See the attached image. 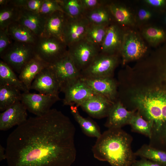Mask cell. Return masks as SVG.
I'll list each match as a JSON object with an SVG mask.
<instances>
[{"label":"cell","instance_id":"34","mask_svg":"<svg viewBox=\"0 0 166 166\" xmlns=\"http://www.w3.org/2000/svg\"><path fill=\"white\" fill-rule=\"evenodd\" d=\"M134 15L136 25L142 26L143 25H148V22L156 16H160V14L154 10L145 6L137 8Z\"/></svg>","mask_w":166,"mask_h":166},{"label":"cell","instance_id":"36","mask_svg":"<svg viewBox=\"0 0 166 166\" xmlns=\"http://www.w3.org/2000/svg\"><path fill=\"white\" fill-rule=\"evenodd\" d=\"M44 0H14L21 7L26 10L39 12Z\"/></svg>","mask_w":166,"mask_h":166},{"label":"cell","instance_id":"30","mask_svg":"<svg viewBox=\"0 0 166 166\" xmlns=\"http://www.w3.org/2000/svg\"><path fill=\"white\" fill-rule=\"evenodd\" d=\"M134 153L136 156L166 166V151L153 147L149 144H144Z\"/></svg>","mask_w":166,"mask_h":166},{"label":"cell","instance_id":"5","mask_svg":"<svg viewBox=\"0 0 166 166\" xmlns=\"http://www.w3.org/2000/svg\"><path fill=\"white\" fill-rule=\"evenodd\" d=\"M0 56L2 61L19 74L24 66L35 56L34 45L13 41Z\"/></svg>","mask_w":166,"mask_h":166},{"label":"cell","instance_id":"43","mask_svg":"<svg viewBox=\"0 0 166 166\" xmlns=\"http://www.w3.org/2000/svg\"><path fill=\"white\" fill-rule=\"evenodd\" d=\"M9 0H0V6H4L6 5L8 3Z\"/></svg>","mask_w":166,"mask_h":166},{"label":"cell","instance_id":"39","mask_svg":"<svg viewBox=\"0 0 166 166\" xmlns=\"http://www.w3.org/2000/svg\"><path fill=\"white\" fill-rule=\"evenodd\" d=\"M82 6L85 10H89L105 4L108 1L102 0H81Z\"/></svg>","mask_w":166,"mask_h":166},{"label":"cell","instance_id":"2","mask_svg":"<svg viewBox=\"0 0 166 166\" xmlns=\"http://www.w3.org/2000/svg\"><path fill=\"white\" fill-rule=\"evenodd\" d=\"M132 100L135 109L151 124L149 144L166 151V85L139 90Z\"/></svg>","mask_w":166,"mask_h":166},{"label":"cell","instance_id":"22","mask_svg":"<svg viewBox=\"0 0 166 166\" xmlns=\"http://www.w3.org/2000/svg\"><path fill=\"white\" fill-rule=\"evenodd\" d=\"M49 66L35 56L23 68L18 77L29 90L37 75L44 68Z\"/></svg>","mask_w":166,"mask_h":166},{"label":"cell","instance_id":"8","mask_svg":"<svg viewBox=\"0 0 166 166\" xmlns=\"http://www.w3.org/2000/svg\"><path fill=\"white\" fill-rule=\"evenodd\" d=\"M68 53L81 72L100 53L99 50L85 38L68 47Z\"/></svg>","mask_w":166,"mask_h":166},{"label":"cell","instance_id":"7","mask_svg":"<svg viewBox=\"0 0 166 166\" xmlns=\"http://www.w3.org/2000/svg\"><path fill=\"white\" fill-rule=\"evenodd\" d=\"M119 54L99 53L91 63L80 72V78L112 77L119 62Z\"/></svg>","mask_w":166,"mask_h":166},{"label":"cell","instance_id":"45","mask_svg":"<svg viewBox=\"0 0 166 166\" xmlns=\"http://www.w3.org/2000/svg\"><path fill=\"white\" fill-rule=\"evenodd\" d=\"M165 43H164V44H165Z\"/></svg>","mask_w":166,"mask_h":166},{"label":"cell","instance_id":"42","mask_svg":"<svg viewBox=\"0 0 166 166\" xmlns=\"http://www.w3.org/2000/svg\"><path fill=\"white\" fill-rule=\"evenodd\" d=\"M160 16H161L162 18V26L166 30V10L161 14Z\"/></svg>","mask_w":166,"mask_h":166},{"label":"cell","instance_id":"37","mask_svg":"<svg viewBox=\"0 0 166 166\" xmlns=\"http://www.w3.org/2000/svg\"><path fill=\"white\" fill-rule=\"evenodd\" d=\"M145 6L154 10L160 15L166 10V0H144Z\"/></svg>","mask_w":166,"mask_h":166},{"label":"cell","instance_id":"4","mask_svg":"<svg viewBox=\"0 0 166 166\" xmlns=\"http://www.w3.org/2000/svg\"><path fill=\"white\" fill-rule=\"evenodd\" d=\"M141 34L132 28L124 29L119 55L122 64L142 58L147 53L148 47Z\"/></svg>","mask_w":166,"mask_h":166},{"label":"cell","instance_id":"3","mask_svg":"<svg viewBox=\"0 0 166 166\" xmlns=\"http://www.w3.org/2000/svg\"><path fill=\"white\" fill-rule=\"evenodd\" d=\"M132 137L120 128H110L97 138L92 148L95 158L111 166H132L136 156L131 148Z\"/></svg>","mask_w":166,"mask_h":166},{"label":"cell","instance_id":"38","mask_svg":"<svg viewBox=\"0 0 166 166\" xmlns=\"http://www.w3.org/2000/svg\"><path fill=\"white\" fill-rule=\"evenodd\" d=\"M13 41L6 29H0V56L8 48Z\"/></svg>","mask_w":166,"mask_h":166},{"label":"cell","instance_id":"32","mask_svg":"<svg viewBox=\"0 0 166 166\" xmlns=\"http://www.w3.org/2000/svg\"><path fill=\"white\" fill-rule=\"evenodd\" d=\"M132 131L143 134L151 138L152 135L151 125L138 111L135 112L132 117L129 124Z\"/></svg>","mask_w":166,"mask_h":166},{"label":"cell","instance_id":"6","mask_svg":"<svg viewBox=\"0 0 166 166\" xmlns=\"http://www.w3.org/2000/svg\"><path fill=\"white\" fill-rule=\"evenodd\" d=\"M35 56L50 65L65 56L68 52L65 43L54 37H38L34 45Z\"/></svg>","mask_w":166,"mask_h":166},{"label":"cell","instance_id":"16","mask_svg":"<svg viewBox=\"0 0 166 166\" xmlns=\"http://www.w3.org/2000/svg\"><path fill=\"white\" fill-rule=\"evenodd\" d=\"M124 29L115 22L108 26L100 53L109 54H119L122 46Z\"/></svg>","mask_w":166,"mask_h":166},{"label":"cell","instance_id":"31","mask_svg":"<svg viewBox=\"0 0 166 166\" xmlns=\"http://www.w3.org/2000/svg\"><path fill=\"white\" fill-rule=\"evenodd\" d=\"M109 26L90 23L85 38L99 51Z\"/></svg>","mask_w":166,"mask_h":166},{"label":"cell","instance_id":"15","mask_svg":"<svg viewBox=\"0 0 166 166\" xmlns=\"http://www.w3.org/2000/svg\"><path fill=\"white\" fill-rule=\"evenodd\" d=\"M27 109L21 102H18L0 114V130H7L20 125L28 118Z\"/></svg>","mask_w":166,"mask_h":166},{"label":"cell","instance_id":"20","mask_svg":"<svg viewBox=\"0 0 166 166\" xmlns=\"http://www.w3.org/2000/svg\"><path fill=\"white\" fill-rule=\"evenodd\" d=\"M108 6L115 22L121 27L126 29L136 26L134 14L124 4L110 1Z\"/></svg>","mask_w":166,"mask_h":166},{"label":"cell","instance_id":"44","mask_svg":"<svg viewBox=\"0 0 166 166\" xmlns=\"http://www.w3.org/2000/svg\"><path fill=\"white\" fill-rule=\"evenodd\" d=\"M1 166H5V165H2Z\"/></svg>","mask_w":166,"mask_h":166},{"label":"cell","instance_id":"33","mask_svg":"<svg viewBox=\"0 0 166 166\" xmlns=\"http://www.w3.org/2000/svg\"><path fill=\"white\" fill-rule=\"evenodd\" d=\"M62 9L68 16L73 18L84 16V9L81 0H58Z\"/></svg>","mask_w":166,"mask_h":166},{"label":"cell","instance_id":"27","mask_svg":"<svg viewBox=\"0 0 166 166\" xmlns=\"http://www.w3.org/2000/svg\"><path fill=\"white\" fill-rule=\"evenodd\" d=\"M21 7L14 0H9L6 5L0 6V29H6L12 24L18 21Z\"/></svg>","mask_w":166,"mask_h":166},{"label":"cell","instance_id":"14","mask_svg":"<svg viewBox=\"0 0 166 166\" xmlns=\"http://www.w3.org/2000/svg\"><path fill=\"white\" fill-rule=\"evenodd\" d=\"M80 79L96 94L113 102L117 100V83L112 77Z\"/></svg>","mask_w":166,"mask_h":166},{"label":"cell","instance_id":"9","mask_svg":"<svg viewBox=\"0 0 166 166\" xmlns=\"http://www.w3.org/2000/svg\"><path fill=\"white\" fill-rule=\"evenodd\" d=\"M64 94L63 105L77 107L82 103L98 95L94 92L80 78L70 82L61 87Z\"/></svg>","mask_w":166,"mask_h":166},{"label":"cell","instance_id":"26","mask_svg":"<svg viewBox=\"0 0 166 166\" xmlns=\"http://www.w3.org/2000/svg\"><path fill=\"white\" fill-rule=\"evenodd\" d=\"M70 106L71 113L81 128L83 133L91 137L99 138L101 135L100 128L97 123L89 118H85L80 114L77 107Z\"/></svg>","mask_w":166,"mask_h":166},{"label":"cell","instance_id":"1","mask_svg":"<svg viewBox=\"0 0 166 166\" xmlns=\"http://www.w3.org/2000/svg\"><path fill=\"white\" fill-rule=\"evenodd\" d=\"M75 131L69 118L55 109L28 118L7 139L8 166H71Z\"/></svg>","mask_w":166,"mask_h":166},{"label":"cell","instance_id":"41","mask_svg":"<svg viewBox=\"0 0 166 166\" xmlns=\"http://www.w3.org/2000/svg\"><path fill=\"white\" fill-rule=\"evenodd\" d=\"M6 148L1 145H0V161L6 160Z\"/></svg>","mask_w":166,"mask_h":166},{"label":"cell","instance_id":"12","mask_svg":"<svg viewBox=\"0 0 166 166\" xmlns=\"http://www.w3.org/2000/svg\"><path fill=\"white\" fill-rule=\"evenodd\" d=\"M90 23L84 16L73 18L67 15L63 33L67 46L85 38Z\"/></svg>","mask_w":166,"mask_h":166},{"label":"cell","instance_id":"35","mask_svg":"<svg viewBox=\"0 0 166 166\" xmlns=\"http://www.w3.org/2000/svg\"><path fill=\"white\" fill-rule=\"evenodd\" d=\"M57 11H63L58 0H44L39 13L46 17Z\"/></svg>","mask_w":166,"mask_h":166},{"label":"cell","instance_id":"10","mask_svg":"<svg viewBox=\"0 0 166 166\" xmlns=\"http://www.w3.org/2000/svg\"><path fill=\"white\" fill-rule=\"evenodd\" d=\"M60 100L59 96L29 92L22 93L21 102L30 112L38 116L48 112Z\"/></svg>","mask_w":166,"mask_h":166},{"label":"cell","instance_id":"40","mask_svg":"<svg viewBox=\"0 0 166 166\" xmlns=\"http://www.w3.org/2000/svg\"><path fill=\"white\" fill-rule=\"evenodd\" d=\"M132 166H164L153 161L144 158L136 160Z\"/></svg>","mask_w":166,"mask_h":166},{"label":"cell","instance_id":"18","mask_svg":"<svg viewBox=\"0 0 166 166\" xmlns=\"http://www.w3.org/2000/svg\"><path fill=\"white\" fill-rule=\"evenodd\" d=\"M114 102L97 95L82 103L79 106L92 117L101 119L107 117Z\"/></svg>","mask_w":166,"mask_h":166},{"label":"cell","instance_id":"17","mask_svg":"<svg viewBox=\"0 0 166 166\" xmlns=\"http://www.w3.org/2000/svg\"><path fill=\"white\" fill-rule=\"evenodd\" d=\"M135 110H128L122 103L117 100L112 106L105 126L108 129L120 128L129 124Z\"/></svg>","mask_w":166,"mask_h":166},{"label":"cell","instance_id":"11","mask_svg":"<svg viewBox=\"0 0 166 166\" xmlns=\"http://www.w3.org/2000/svg\"><path fill=\"white\" fill-rule=\"evenodd\" d=\"M60 85L62 87L80 78V72L75 66L68 52L61 58L49 65Z\"/></svg>","mask_w":166,"mask_h":166},{"label":"cell","instance_id":"21","mask_svg":"<svg viewBox=\"0 0 166 166\" xmlns=\"http://www.w3.org/2000/svg\"><path fill=\"white\" fill-rule=\"evenodd\" d=\"M46 16L39 12L29 11L21 8L18 22L33 32L38 37L43 34Z\"/></svg>","mask_w":166,"mask_h":166},{"label":"cell","instance_id":"13","mask_svg":"<svg viewBox=\"0 0 166 166\" xmlns=\"http://www.w3.org/2000/svg\"><path fill=\"white\" fill-rule=\"evenodd\" d=\"M31 89L35 90L40 93L59 96L60 85L49 66L43 69L37 75L32 83Z\"/></svg>","mask_w":166,"mask_h":166},{"label":"cell","instance_id":"23","mask_svg":"<svg viewBox=\"0 0 166 166\" xmlns=\"http://www.w3.org/2000/svg\"><path fill=\"white\" fill-rule=\"evenodd\" d=\"M141 34L150 46L158 47L166 42V30L162 25L148 24L142 26Z\"/></svg>","mask_w":166,"mask_h":166},{"label":"cell","instance_id":"19","mask_svg":"<svg viewBox=\"0 0 166 166\" xmlns=\"http://www.w3.org/2000/svg\"><path fill=\"white\" fill-rule=\"evenodd\" d=\"M67 16L61 11H57L46 16L41 36L55 38L64 42V30Z\"/></svg>","mask_w":166,"mask_h":166},{"label":"cell","instance_id":"24","mask_svg":"<svg viewBox=\"0 0 166 166\" xmlns=\"http://www.w3.org/2000/svg\"><path fill=\"white\" fill-rule=\"evenodd\" d=\"M109 2L93 9L85 11L84 16L91 24L109 25L115 22L109 7Z\"/></svg>","mask_w":166,"mask_h":166},{"label":"cell","instance_id":"25","mask_svg":"<svg viewBox=\"0 0 166 166\" xmlns=\"http://www.w3.org/2000/svg\"><path fill=\"white\" fill-rule=\"evenodd\" d=\"M6 29L14 41L34 45L38 37L31 30L18 22L10 25Z\"/></svg>","mask_w":166,"mask_h":166},{"label":"cell","instance_id":"29","mask_svg":"<svg viewBox=\"0 0 166 166\" xmlns=\"http://www.w3.org/2000/svg\"><path fill=\"white\" fill-rule=\"evenodd\" d=\"M21 91L14 87L0 85V110L3 112L15 104L21 101Z\"/></svg>","mask_w":166,"mask_h":166},{"label":"cell","instance_id":"28","mask_svg":"<svg viewBox=\"0 0 166 166\" xmlns=\"http://www.w3.org/2000/svg\"><path fill=\"white\" fill-rule=\"evenodd\" d=\"M0 85L13 87L23 93L29 92L15 72L2 60L0 61Z\"/></svg>","mask_w":166,"mask_h":166}]
</instances>
